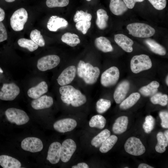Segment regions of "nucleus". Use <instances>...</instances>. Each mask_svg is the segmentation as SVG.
I'll list each match as a JSON object with an SVG mask.
<instances>
[{
  "label": "nucleus",
  "instance_id": "obj_12",
  "mask_svg": "<svg viewBox=\"0 0 168 168\" xmlns=\"http://www.w3.org/2000/svg\"><path fill=\"white\" fill-rule=\"evenodd\" d=\"M77 122L74 119L65 118L56 121L53 125L54 128L60 133H64L72 130L76 127Z\"/></svg>",
  "mask_w": 168,
  "mask_h": 168
},
{
  "label": "nucleus",
  "instance_id": "obj_3",
  "mask_svg": "<svg viewBox=\"0 0 168 168\" xmlns=\"http://www.w3.org/2000/svg\"><path fill=\"white\" fill-rule=\"evenodd\" d=\"M152 66L150 58L148 56L144 54L134 56L130 62L131 70L135 73L148 70L151 68Z\"/></svg>",
  "mask_w": 168,
  "mask_h": 168
},
{
  "label": "nucleus",
  "instance_id": "obj_16",
  "mask_svg": "<svg viewBox=\"0 0 168 168\" xmlns=\"http://www.w3.org/2000/svg\"><path fill=\"white\" fill-rule=\"evenodd\" d=\"M86 72L83 78L85 82L88 84H93L97 81L100 74V70L96 67H94L89 63H86Z\"/></svg>",
  "mask_w": 168,
  "mask_h": 168
},
{
  "label": "nucleus",
  "instance_id": "obj_2",
  "mask_svg": "<svg viewBox=\"0 0 168 168\" xmlns=\"http://www.w3.org/2000/svg\"><path fill=\"white\" fill-rule=\"evenodd\" d=\"M126 27L129 34L135 37L148 38L153 35L155 33L154 28L143 23L136 22L129 24Z\"/></svg>",
  "mask_w": 168,
  "mask_h": 168
},
{
  "label": "nucleus",
  "instance_id": "obj_39",
  "mask_svg": "<svg viewBox=\"0 0 168 168\" xmlns=\"http://www.w3.org/2000/svg\"><path fill=\"white\" fill-rule=\"evenodd\" d=\"M92 18L91 15L87 12L81 11H77L73 17V21L77 22L80 21H91Z\"/></svg>",
  "mask_w": 168,
  "mask_h": 168
},
{
  "label": "nucleus",
  "instance_id": "obj_27",
  "mask_svg": "<svg viewBox=\"0 0 168 168\" xmlns=\"http://www.w3.org/2000/svg\"><path fill=\"white\" fill-rule=\"evenodd\" d=\"M140 97V94L138 92L131 94L120 103L119 105L120 109L126 110L131 107L137 102Z\"/></svg>",
  "mask_w": 168,
  "mask_h": 168
},
{
  "label": "nucleus",
  "instance_id": "obj_53",
  "mask_svg": "<svg viewBox=\"0 0 168 168\" xmlns=\"http://www.w3.org/2000/svg\"><path fill=\"white\" fill-rule=\"evenodd\" d=\"M0 72L1 73H3V71L2 69L0 67Z\"/></svg>",
  "mask_w": 168,
  "mask_h": 168
},
{
  "label": "nucleus",
  "instance_id": "obj_34",
  "mask_svg": "<svg viewBox=\"0 0 168 168\" xmlns=\"http://www.w3.org/2000/svg\"><path fill=\"white\" fill-rule=\"evenodd\" d=\"M150 100L154 104L165 106L168 104V96L167 95L161 93H156L151 97Z\"/></svg>",
  "mask_w": 168,
  "mask_h": 168
},
{
  "label": "nucleus",
  "instance_id": "obj_21",
  "mask_svg": "<svg viewBox=\"0 0 168 168\" xmlns=\"http://www.w3.org/2000/svg\"><path fill=\"white\" fill-rule=\"evenodd\" d=\"M109 7L111 12L117 16L122 15L128 9L123 0H110Z\"/></svg>",
  "mask_w": 168,
  "mask_h": 168
},
{
  "label": "nucleus",
  "instance_id": "obj_25",
  "mask_svg": "<svg viewBox=\"0 0 168 168\" xmlns=\"http://www.w3.org/2000/svg\"><path fill=\"white\" fill-rule=\"evenodd\" d=\"M144 42L150 50L154 53L160 55H164L166 54L165 48L155 40L151 39L145 40Z\"/></svg>",
  "mask_w": 168,
  "mask_h": 168
},
{
  "label": "nucleus",
  "instance_id": "obj_13",
  "mask_svg": "<svg viewBox=\"0 0 168 168\" xmlns=\"http://www.w3.org/2000/svg\"><path fill=\"white\" fill-rule=\"evenodd\" d=\"M76 74V68L74 66H69L64 69L58 76L57 80L61 86L70 83L74 80Z\"/></svg>",
  "mask_w": 168,
  "mask_h": 168
},
{
  "label": "nucleus",
  "instance_id": "obj_38",
  "mask_svg": "<svg viewBox=\"0 0 168 168\" xmlns=\"http://www.w3.org/2000/svg\"><path fill=\"white\" fill-rule=\"evenodd\" d=\"M155 124L154 118L151 115L147 116L142 125L145 132L147 133H150L154 128Z\"/></svg>",
  "mask_w": 168,
  "mask_h": 168
},
{
  "label": "nucleus",
  "instance_id": "obj_43",
  "mask_svg": "<svg viewBox=\"0 0 168 168\" xmlns=\"http://www.w3.org/2000/svg\"><path fill=\"white\" fill-rule=\"evenodd\" d=\"M86 72V63L82 60H80L77 67V73L78 77L82 79L85 77Z\"/></svg>",
  "mask_w": 168,
  "mask_h": 168
},
{
  "label": "nucleus",
  "instance_id": "obj_55",
  "mask_svg": "<svg viewBox=\"0 0 168 168\" xmlns=\"http://www.w3.org/2000/svg\"><path fill=\"white\" fill-rule=\"evenodd\" d=\"M128 168V167H125V168Z\"/></svg>",
  "mask_w": 168,
  "mask_h": 168
},
{
  "label": "nucleus",
  "instance_id": "obj_51",
  "mask_svg": "<svg viewBox=\"0 0 168 168\" xmlns=\"http://www.w3.org/2000/svg\"><path fill=\"white\" fill-rule=\"evenodd\" d=\"M15 0H5V1L8 2H12L14 1Z\"/></svg>",
  "mask_w": 168,
  "mask_h": 168
},
{
  "label": "nucleus",
  "instance_id": "obj_46",
  "mask_svg": "<svg viewBox=\"0 0 168 168\" xmlns=\"http://www.w3.org/2000/svg\"><path fill=\"white\" fill-rule=\"evenodd\" d=\"M127 7L129 9H132L137 2H141L144 0H123Z\"/></svg>",
  "mask_w": 168,
  "mask_h": 168
},
{
  "label": "nucleus",
  "instance_id": "obj_4",
  "mask_svg": "<svg viewBox=\"0 0 168 168\" xmlns=\"http://www.w3.org/2000/svg\"><path fill=\"white\" fill-rule=\"evenodd\" d=\"M5 114L10 122L17 125L25 124L29 120V118L26 112L19 109L9 108L6 111Z\"/></svg>",
  "mask_w": 168,
  "mask_h": 168
},
{
  "label": "nucleus",
  "instance_id": "obj_24",
  "mask_svg": "<svg viewBox=\"0 0 168 168\" xmlns=\"http://www.w3.org/2000/svg\"><path fill=\"white\" fill-rule=\"evenodd\" d=\"M95 44L98 49L104 53L111 52L113 50L110 41L103 36L96 38L95 41Z\"/></svg>",
  "mask_w": 168,
  "mask_h": 168
},
{
  "label": "nucleus",
  "instance_id": "obj_45",
  "mask_svg": "<svg viewBox=\"0 0 168 168\" xmlns=\"http://www.w3.org/2000/svg\"><path fill=\"white\" fill-rule=\"evenodd\" d=\"M7 30L3 24L0 21V42L7 40Z\"/></svg>",
  "mask_w": 168,
  "mask_h": 168
},
{
  "label": "nucleus",
  "instance_id": "obj_17",
  "mask_svg": "<svg viewBox=\"0 0 168 168\" xmlns=\"http://www.w3.org/2000/svg\"><path fill=\"white\" fill-rule=\"evenodd\" d=\"M68 25V22L65 19L57 16H52L49 18L47 26L50 31H56L60 28H65Z\"/></svg>",
  "mask_w": 168,
  "mask_h": 168
},
{
  "label": "nucleus",
  "instance_id": "obj_52",
  "mask_svg": "<svg viewBox=\"0 0 168 168\" xmlns=\"http://www.w3.org/2000/svg\"><path fill=\"white\" fill-rule=\"evenodd\" d=\"M168 76H167L166 77V84L167 85V86L168 85Z\"/></svg>",
  "mask_w": 168,
  "mask_h": 168
},
{
  "label": "nucleus",
  "instance_id": "obj_5",
  "mask_svg": "<svg viewBox=\"0 0 168 168\" xmlns=\"http://www.w3.org/2000/svg\"><path fill=\"white\" fill-rule=\"evenodd\" d=\"M28 18L26 9L20 8L16 11L10 18V24L12 28L15 31L22 30Z\"/></svg>",
  "mask_w": 168,
  "mask_h": 168
},
{
  "label": "nucleus",
  "instance_id": "obj_40",
  "mask_svg": "<svg viewBox=\"0 0 168 168\" xmlns=\"http://www.w3.org/2000/svg\"><path fill=\"white\" fill-rule=\"evenodd\" d=\"M69 0H46V4L50 8L62 7L67 6Z\"/></svg>",
  "mask_w": 168,
  "mask_h": 168
},
{
  "label": "nucleus",
  "instance_id": "obj_19",
  "mask_svg": "<svg viewBox=\"0 0 168 168\" xmlns=\"http://www.w3.org/2000/svg\"><path fill=\"white\" fill-rule=\"evenodd\" d=\"M114 40L116 43L124 51L128 53L132 52L133 41L127 36L122 34L115 35Z\"/></svg>",
  "mask_w": 168,
  "mask_h": 168
},
{
  "label": "nucleus",
  "instance_id": "obj_1",
  "mask_svg": "<svg viewBox=\"0 0 168 168\" xmlns=\"http://www.w3.org/2000/svg\"><path fill=\"white\" fill-rule=\"evenodd\" d=\"M63 102L75 107L80 106L86 101V96L81 91L71 85L62 86L59 89Z\"/></svg>",
  "mask_w": 168,
  "mask_h": 168
},
{
  "label": "nucleus",
  "instance_id": "obj_49",
  "mask_svg": "<svg viewBox=\"0 0 168 168\" xmlns=\"http://www.w3.org/2000/svg\"><path fill=\"white\" fill-rule=\"evenodd\" d=\"M138 168H154L153 167L145 164L141 163L139 164L138 167Z\"/></svg>",
  "mask_w": 168,
  "mask_h": 168
},
{
  "label": "nucleus",
  "instance_id": "obj_44",
  "mask_svg": "<svg viewBox=\"0 0 168 168\" xmlns=\"http://www.w3.org/2000/svg\"><path fill=\"white\" fill-rule=\"evenodd\" d=\"M161 119V125L164 128H168V113L166 111H161L159 113Z\"/></svg>",
  "mask_w": 168,
  "mask_h": 168
},
{
  "label": "nucleus",
  "instance_id": "obj_47",
  "mask_svg": "<svg viewBox=\"0 0 168 168\" xmlns=\"http://www.w3.org/2000/svg\"><path fill=\"white\" fill-rule=\"evenodd\" d=\"M89 166L84 162H81L78 163L77 165L73 166L72 168H88Z\"/></svg>",
  "mask_w": 168,
  "mask_h": 168
},
{
  "label": "nucleus",
  "instance_id": "obj_42",
  "mask_svg": "<svg viewBox=\"0 0 168 168\" xmlns=\"http://www.w3.org/2000/svg\"><path fill=\"white\" fill-rule=\"evenodd\" d=\"M156 9L161 10L164 9L166 5V0H148Z\"/></svg>",
  "mask_w": 168,
  "mask_h": 168
},
{
  "label": "nucleus",
  "instance_id": "obj_37",
  "mask_svg": "<svg viewBox=\"0 0 168 168\" xmlns=\"http://www.w3.org/2000/svg\"><path fill=\"white\" fill-rule=\"evenodd\" d=\"M111 102L110 100L100 99L96 102V110L99 114L105 112L110 107Z\"/></svg>",
  "mask_w": 168,
  "mask_h": 168
},
{
  "label": "nucleus",
  "instance_id": "obj_50",
  "mask_svg": "<svg viewBox=\"0 0 168 168\" xmlns=\"http://www.w3.org/2000/svg\"><path fill=\"white\" fill-rule=\"evenodd\" d=\"M165 136L166 138L168 140V130H166L164 133Z\"/></svg>",
  "mask_w": 168,
  "mask_h": 168
},
{
  "label": "nucleus",
  "instance_id": "obj_15",
  "mask_svg": "<svg viewBox=\"0 0 168 168\" xmlns=\"http://www.w3.org/2000/svg\"><path fill=\"white\" fill-rule=\"evenodd\" d=\"M130 88V83L127 80L121 82L117 86L114 94V98L117 104L120 103L125 99Z\"/></svg>",
  "mask_w": 168,
  "mask_h": 168
},
{
  "label": "nucleus",
  "instance_id": "obj_48",
  "mask_svg": "<svg viewBox=\"0 0 168 168\" xmlns=\"http://www.w3.org/2000/svg\"><path fill=\"white\" fill-rule=\"evenodd\" d=\"M5 13L4 10L0 7V21L3 20L5 18Z\"/></svg>",
  "mask_w": 168,
  "mask_h": 168
},
{
  "label": "nucleus",
  "instance_id": "obj_22",
  "mask_svg": "<svg viewBox=\"0 0 168 168\" xmlns=\"http://www.w3.org/2000/svg\"><path fill=\"white\" fill-rule=\"evenodd\" d=\"M127 116H123L118 117L115 121L112 127V131L116 134H120L127 130L128 124Z\"/></svg>",
  "mask_w": 168,
  "mask_h": 168
},
{
  "label": "nucleus",
  "instance_id": "obj_10",
  "mask_svg": "<svg viewBox=\"0 0 168 168\" xmlns=\"http://www.w3.org/2000/svg\"><path fill=\"white\" fill-rule=\"evenodd\" d=\"M21 146L25 151L36 152L42 150L43 145L40 139L36 137H29L25 138L22 141Z\"/></svg>",
  "mask_w": 168,
  "mask_h": 168
},
{
  "label": "nucleus",
  "instance_id": "obj_31",
  "mask_svg": "<svg viewBox=\"0 0 168 168\" xmlns=\"http://www.w3.org/2000/svg\"><path fill=\"white\" fill-rule=\"evenodd\" d=\"M157 143L155 147L156 151L159 153H162L166 150V147L168 145V140L162 132H159L156 136Z\"/></svg>",
  "mask_w": 168,
  "mask_h": 168
},
{
  "label": "nucleus",
  "instance_id": "obj_9",
  "mask_svg": "<svg viewBox=\"0 0 168 168\" xmlns=\"http://www.w3.org/2000/svg\"><path fill=\"white\" fill-rule=\"evenodd\" d=\"M1 90L0 99L6 101L14 100L20 92L19 88L14 83L3 84Z\"/></svg>",
  "mask_w": 168,
  "mask_h": 168
},
{
  "label": "nucleus",
  "instance_id": "obj_30",
  "mask_svg": "<svg viewBox=\"0 0 168 168\" xmlns=\"http://www.w3.org/2000/svg\"><path fill=\"white\" fill-rule=\"evenodd\" d=\"M110 132L107 129H105L94 137L91 142L92 146L96 147H99L110 135Z\"/></svg>",
  "mask_w": 168,
  "mask_h": 168
},
{
  "label": "nucleus",
  "instance_id": "obj_36",
  "mask_svg": "<svg viewBox=\"0 0 168 168\" xmlns=\"http://www.w3.org/2000/svg\"><path fill=\"white\" fill-rule=\"evenodd\" d=\"M31 39L40 47H43L45 44L44 40L40 32L37 29L32 30L30 35Z\"/></svg>",
  "mask_w": 168,
  "mask_h": 168
},
{
  "label": "nucleus",
  "instance_id": "obj_41",
  "mask_svg": "<svg viewBox=\"0 0 168 168\" xmlns=\"http://www.w3.org/2000/svg\"><path fill=\"white\" fill-rule=\"evenodd\" d=\"M90 21H80L76 22L75 26L77 29L81 31L83 34H86L91 26Z\"/></svg>",
  "mask_w": 168,
  "mask_h": 168
},
{
  "label": "nucleus",
  "instance_id": "obj_18",
  "mask_svg": "<svg viewBox=\"0 0 168 168\" xmlns=\"http://www.w3.org/2000/svg\"><path fill=\"white\" fill-rule=\"evenodd\" d=\"M53 104V98L46 95L35 99L32 101L31 105L34 109L38 110L48 108Z\"/></svg>",
  "mask_w": 168,
  "mask_h": 168
},
{
  "label": "nucleus",
  "instance_id": "obj_33",
  "mask_svg": "<svg viewBox=\"0 0 168 168\" xmlns=\"http://www.w3.org/2000/svg\"><path fill=\"white\" fill-rule=\"evenodd\" d=\"M106 123L105 118L100 115H96L93 116L89 122V126L92 128L103 129Z\"/></svg>",
  "mask_w": 168,
  "mask_h": 168
},
{
  "label": "nucleus",
  "instance_id": "obj_23",
  "mask_svg": "<svg viewBox=\"0 0 168 168\" xmlns=\"http://www.w3.org/2000/svg\"><path fill=\"white\" fill-rule=\"evenodd\" d=\"M0 165L3 168H19L21 166L18 160L6 155L0 156Z\"/></svg>",
  "mask_w": 168,
  "mask_h": 168
},
{
  "label": "nucleus",
  "instance_id": "obj_20",
  "mask_svg": "<svg viewBox=\"0 0 168 168\" xmlns=\"http://www.w3.org/2000/svg\"><path fill=\"white\" fill-rule=\"evenodd\" d=\"M48 91L47 83L45 81H42L37 86L30 88L27 91V95L30 97L35 99L46 93Z\"/></svg>",
  "mask_w": 168,
  "mask_h": 168
},
{
  "label": "nucleus",
  "instance_id": "obj_6",
  "mask_svg": "<svg viewBox=\"0 0 168 168\" xmlns=\"http://www.w3.org/2000/svg\"><path fill=\"white\" fill-rule=\"evenodd\" d=\"M124 147L128 153L135 156L141 155L145 152V148L140 139L132 137L128 138L126 142Z\"/></svg>",
  "mask_w": 168,
  "mask_h": 168
},
{
  "label": "nucleus",
  "instance_id": "obj_54",
  "mask_svg": "<svg viewBox=\"0 0 168 168\" xmlns=\"http://www.w3.org/2000/svg\"><path fill=\"white\" fill-rule=\"evenodd\" d=\"M86 0V1H90L91 0Z\"/></svg>",
  "mask_w": 168,
  "mask_h": 168
},
{
  "label": "nucleus",
  "instance_id": "obj_35",
  "mask_svg": "<svg viewBox=\"0 0 168 168\" xmlns=\"http://www.w3.org/2000/svg\"><path fill=\"white\" fill-rule=\"evenodd\" d=\"M18 45L21 47L28 49L30 52H33L37 49L38 45L31 40L21 38L18 41Z\"/></svg>",
  "mask_w": 168,
  "mask_h": 168
},
{
  "label": "nucleus",
  "instance_id": "obj_8",
  "mask_svg": "<svg viewBox=\"0 0 168 168\" xmlns=\"http://www.w3.org/2000/svg\"><path fill=\"white\" fill-rule=\"evenodd\" d=\"M60 62L59 57L55 55H49L44 56L38 61L37 67L42 71H45L52 69L59 64Z\"/></svg>",
  "mask_w": 168,
  "mask_h": 168
},
{
  "label": "nucleus",
  "instance_id": "obj_11",
  "mask_svg": "<svg viewBox=\"0 0 168 168\" xmlns=\"http://www.w3.org/2000/svg\"><path fill=\"white\" fill-rule=\"evenodd\" d=\"M77 148L75 142L71 139L65 140L61 145L60 159L64 162H67L71 159Z\"/></svg>",
  "mask_w": 168,
  "mask_h": 168
},
{
  "label": "nucleus",
  "instance_id": "obj_28",
  "mask_svg": "<svg viewBox=\"0 0 168 168\" xmlns=\"http://www.w3.org/2000/svg\"><path fill=\"white\" fill-rule=\"evenodd\" d=\"M97 18L96 24L100 29H105L107 26V21L109 19L106 11L102 9H98L96 12Z\"/></svg>",
  "mask_w": 168,
  "mask_h": 168
},
{
  "label": "nucleus",
  "instance_id": "obj_14",
  "mask_svg": "<svg viewBox=\"0 0 168 168\" xmlns=\"http://www.w3.org/2000/svg\"><path fill=\"white\" fill-rule=\"evenodd\" d=\"M61 145L58 142H55L50 145L46 159L52 164H56L59 161L61 157Z\"/></svg>",
  "mask_w": 168,
  "mask_h": 168
},
{
  "label": "nucleus",
  "instance_id": "obj_7",
  "mask_svg": "<svg viewBox=\"0 0 168 168\" xmlns=\"http://www.w3.org/2000/svg\"><path fill=\"white\" fill-rule=\"evenodd\" d=\"M119 77V72L118 68L115 66L111 67L102 74L100 82L106 87L114 85L118 82Z\"/></svg>",
  "mask_w": 168,
  "mask_h": 168
},
{
  "label": "nucleus",
  "instance_id": "obj_32",
  "mask_svg": "<svg viewBox=\"0 0 168 168\" xmlns=\"http://www.w3.org/2000/svg\"><path fill=\"white\" fill-rule=\"evenodd\" d=\"M118 140L115 135H112L108 137L102 144L99 150L103 153H105L111 149Z\"/></svg>",
  "mask_w": 168,
  "mask_h": 168
},
{
  "label": "nucleus",
  "instance_id": "obj_29",
  "mask_svg": "<svg viewBox=\"0 0 168 168\" xmlns=\"http://www.w3.org/2000/svg\"><path fill=\"white\" fill-rule=\"evenodd\" d=\"M61 40L62 42L71 47H74L80 42L78 36L75 34L67 32L62 36Z\"/></svg>",
  "mask_w": 168,
  "mask_h": 168
},
{
  "label": "nucleus",
  "instance_id": "obj_26",
  "mask_svg": "<svg viewBox=\"0 0 168 168\" xmlns=\"http://www.w3.org/2000/svg\"><path fill=\"white\" fill-rule=\"evenodd\" d=\"M159 85L158 82L156 81H153L147 85L142 87L139 91L144 96H152L157 93Z\"/></svg>",
  "mask_w": 168,
  "mask_h": 168
}]
</instances>
